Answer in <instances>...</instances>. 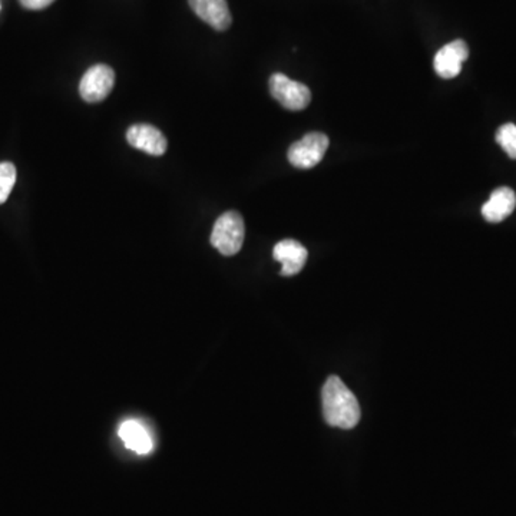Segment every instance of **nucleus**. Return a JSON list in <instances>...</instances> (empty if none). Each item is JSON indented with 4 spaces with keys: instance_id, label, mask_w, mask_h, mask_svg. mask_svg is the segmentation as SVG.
Here are the masks:
<instances>
[{
    "instance_id": "5",
    "label": "nucleus",
    "mask_w": 516,
    "mask_h": 516,
    "mask_svg": "<svg viewBox=\"0 0 516 516\" xmlns=\"http://www.w3.org/2000/svg\"><path fill=\"white\" fill-rule=\"evenodd\" d=\"M114 85V70L111 66L99 63L85 72L79 84V94L86 102H101L110 95Z\"/></svg>"
},
{
    "instance_id": "11",
    "label": "nucleus",
    "mask_w": 516,
    "mask_h": 516,
    "mask_svg": "<svg viewBox=\"0 0 516 516\" xmlns=\"http://www.w3.org/2000/svg\"><path fill=\"white\" fill-rule=\"evenodd\" d=\"M119 438L129 451L138 455H148L154 449V442L148 429L138 421H127L118 430Z\"/></svg>"
},
{
    "instance_id": "14",
    "label": "nucleus",
    "mask_w": 516,
    "mask_h": 516,
    "mask_svg": "<svg viewBox=\"0 0 516 516\" xmlns=\"http://www.w3.org/2000/svg\"><path fill=\"white\" fill-rule=\"evenodd\" d=\"M19 2L25 9L41 11V9L48 8L49 4H53L55 0H19Z\"/></svg>"
},
{
    "instance_id": "9",
    "label": "nucleus",
    "mask_w": 516,
    "mask_h": 516,
    "mask_svg": "<svg viewBox=\"0 0 516 516\" xmlns=\"http://www.w3.org/2000/svg\"><path fill=\"white\" fill-rule=\"evenodd\" d=\"M275 260L282 263V275L290 277L303 270L307 261V250L296 240H283L273 250Z\"/></svg>"
},
{
    "instance_id": "13",
    "label": "nucleus",
    "mask_w": 516,
    "mask_h": 516,
    "mask_svg": "<svg viewBox=\"0 0 516 516\" xmlns=\"http://www.w3.org/2000/svg\"><path fill=\"white\" fill-rule=\"evenodd\" d=\"M496 143L501 145L502 150L505 151L506 154L512 160H516V125L504 124L501 128L496 131L495 136Z\"/></svg>"
},
{
    "instance_id": "10",
    "label": "nucleus",
    "mask_w": 516,
    "mask_h": 516,
    "mask_svg": "<svg viewBox=\"0 0 516 516\" xmlns=\"http://www.w3.org/2000/svg\"><path fill=\"white\" fill-rule=\"evenodd\" d=\"M516 207V194L508 187L495 190L491 198L482 207V216L489 223H501L513 213Z\"/></svg>"
},
{
    "instance_id": "3",
    "label": "nucleus",
    "mask_w": 516,
    "mask_h": 516,
    "mask_svg": "<svg viewBox=\"0 0 516 516\" xmlns=\"http://www.w3.org/2000/svg\"><path fill=\"white\" fill-rule=\"evenodd\" d=\"M327 148H329L327 135L322 132H310L289 148L287 158H289L290 164L296 168H315V165L322 162Z\"/></svg>"
},
{
    "instance_id": "2",
    "label": "nucleus",
    "mask_w": 516,
    "mask_h": 516,
    "mask_svg": "<svg viewBox=\"0 0 516 516\" xmlns=\"http://www.w3.org/2000/svg\"><path fill=\"white\" fill-rule=\"evenodd\" d=\"M246 237V227L242 214L227 211L218 217L211 233V244L223 256H234L242 250Z\"/></svg>"
},
{
    "instance_id": "6",
    "label": "nucleus",
    "mask_w": 516,
    "mask_h": 516,
    "mask_svg": "<svg viewBox=\"0 0 516 516\" xmlns=\"http://www.w3.org/2000/svg\"><path fill=\"white\" fill-rule=\"evenodd\" d=\"M127 141L135 150L143 151L152 157H161L168 148V141L160 129L152 125L136 124L127 131Z\"/></svg>"
},
{
    "instance_id": "7",
    "label": "nucleus",
    "mask_w": 516,
    "mask_h": 516,
    "mask_svg": "<svg viewBox=\"0 0 516 516\" xmlns=\"http://www.w3.org/2000/svg\"><path fill=\"white\" fill-rule=\"evenodd\" d=\"M468 45L461 39L445 45L442 49L438 51L435 61H433L436 74L443 79H452V78L458 77L462 72V65L468 59Z\"/></svg>"
},
{
    "instance_id": "8",
    "label": "nucleus",
    "mask_w": 516,
    "mask_h": 516,
    "mask_svg": "<svg viewBox=\"0 0 516 516\" xmlns=\"http://www.w3.org/2000/svg\"><path fill=\"white\" fill-rule=\"evenodd\" d=\"M188 4L202 22L218 32L227 30L233 22L227 0H188Z\"/></svg>"
},
{
    "instance_id": "12",
    "label": "nucleus",
    "mask_w": 516,
    "mask_h": 516,
    "mask_svg": "<svg viewBox=\"0 0 516 516\" xmlns=\"http://www.w3.org/2000/svg\"><path fill=\"white\" fill-rule=\"evenodd\" d=\"M16 183V167L12 162H0V204L8 201Z\"/></svg>"
},
{
    "instance_id": "4",
    "label": "nucleus",
    "mask_w": 516,
    "mask_h": 516,
    "mask_svg": "<svg viewBox=\"0 0 516 516\" xmlns=\"http://www.w3.org/2000/svg\"><path fill=\"white\" fill-rule=\"evenodd\" d=\"M271 96L289 111H303L312 102V92L301 82L286 75L274 74L270 78Z\"/></svg>"
},
{
    "instance_id": "1",
    "label": "nucleus",
    "mask_w": 516,
    "mask_h": 516,
    "mask_svg": "<svg viewBox=\"0 0 516 516\" xmlns=\"http://www.w3.org/2000/svg\"><path fill=\"white\" fill-rule=\"evenodd\" d=\"M323 414L333 428L353 429L359 423L362 410L352 390L340 377L330 376L323 386Z\"/></svg>"
}]
</instances>
